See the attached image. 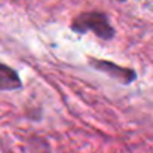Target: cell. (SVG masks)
<instances>
[{
    "instance_id": "3",
    "label": "cell",
    "mask_w": 153,
    "mask_h": 153,
    "mask_svg": "<svg viewBox=\"0 0 153 153\" xmlns=\"http://www.w3.org/2000/svg\"><path fill=\"white\" fill-rule=\"evenodd\" d=\"M21 88V80L15 70L0 62V89L1 91H12Z\"/></svg>"
},
{
    "instance_id": "1",
    "label": "cell",
    "mask_w": 153,
    "mask_h": 153,
    "mask_svg": "<svg viewBox=\"0 0 153 153\" xmlns=\"http://www.w3.org/2000/svg\"><path fill=\"white\" fill-rule=\"evenodd\" d=\"M73 30L79 33L92 31L101 39H110L114 34V30L108 24L107 16L101 12H86L79 15L73 21Z\"/></svg>"
},
{
    "instance_id": "2",
    "label": "cell",
    "mask_w": 153,
    "mask_h": 153,
    "mask_svg": "<svg viewBox=\"0 0 153 153\" xmlns=\"http://www.w3.org/2000/svg\"><path fill=\"white\" fill-rule=\"evenodd\" d=\"M94 65H95L98 70L104 71L105 74H108V76L114 77L116 80H119V82H122V83H129L131 80H134V79H135V74H134V71H132V70L122 68V67L114 65V64L107 62V61L94 62Z\"/></svg>"
}]
</instances>
